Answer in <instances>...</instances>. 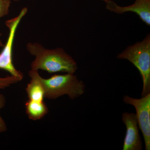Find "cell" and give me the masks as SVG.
<instances>
[{
    "label": "cell",
    "instance_id": "cell-14",
    "mask_svg": "<svg viewBox=\"0 0 150 150\" xmlns=\"http://www.w3.org/2000/svg\"><path fill=\"white\" fill-rule=\"evenodd\" d=\"M102 1H104L105 2L107 3V2L109 1V0H102Z\"/></svg>",
    "mask_w": 150,
    "mask_h": 150
},
{
    "label": "cell",
    "instance_id": "cell-13",
    "mask_svg": "<svg viewBox=\"0 0 150 150\" xmlns=\"http://www.w3.org/2000/svg\"><path fill=\"white\" fill-rule=\"evenodd\" d=\"M2 34H1V35H0V37H1V35ZM4 46V44H3V43H2V41H1V40H0V47H3V46Z\"/></svg>",
    "mask_w": 150,
    "mask_h": 150
},
{
    "label": "cell",
    "instance_id": "cell-7",
    "mask_svg": "<svg viewBox=\"0 0 150 150\" xmlns=\"http://www.w3.org/2000/svg\"><path fill=\"white\" fill-rule=\"evenodd\" d=\"M106 8L120 14L127 12L135 13L142 21L147 25H150V0H135L134 4L127 6H120L109 0L106 3Z\"/></svg>",
    "mask_w": 150,
    "mask_h": 150
},
{
    "label": "cell",
    "instance_id": "cell-15",
    "mask_svg": "<svg viewBox=\"0 0 150 150\" xmlns=\"http://www.w3.org/2000/svg\"><path fill=\"white\" fill-rule=\"evenodd\" d=\"M13 1H19L20 0H13Z\"/></svg>",
    "mask_w": 150,
    "mask_h": 150
},
{
    "label": "cell",
    "instance_id": "cell-12",
    "mask_svg": "<svg viewBox=\"0 0 150 150\" xmlns=\"http://www.w3.org/2000/svg\"><path fill=\"white\" fill-rule=\"evenodd\" d=\"M11 3V0H0V18L8 15Z\"/></svg>",
    "mask_w": 150,
    "mask_h": 150
},
{
    "label": "cell",
    "instance_id": "cell-8",
    "mask_svg": "<svg viewBox=\"0 0 150 150\" xmlns=\"http://www.w3.org/2000/svg\"><path fill=\"white\" fill-rule=\"evenodd\" d=\"M26 113L28 118L33 121L40 120L48 112V108L43 101L28 100L25 103Z\"/></svg>",
    "mask_w": 150,
    "mask_h": 150
},
{
    "label": "cell",
    "instance_id": "cell-2",
    "mask_svg": "<svg viewBox=\"0 0 150 150\" xmlns=\"http://www.w3.org/2000/svg\"><path fill=\"white\" fill-rule=\"evenodd\" d=\"M28 75L35 78L41 84L44 90L45 98L55 99L67 95L70 99L74 100L85 92V84L74 74L54 75L46 79L40 76L38 71L30 70Z\"/></svg>",
    "mask_w": 150,
    "mask_h": 150
},
{
    "label": "cell",
    "instance_id": "cell-3",
    "mask_svg": "<svg viewBox=\"0 0 150 150\" xmlns=\"http://www.w3.org/2000/svg\"><path fill=\"white\" fill-rule=\"evenodd\" d=\"M117 58L126 59L138 69L143 81L142 97L150 93V35L129 46L118 54Z\"/></svg>",
    "mask_w": 150,
    "mask_h": 150
},
{
    "label": "cell",
    "instance_id": "cell-6",
    "mask_svg": "<svg viewBox=\"0 0 150 150\" xmlns=\"http://www.w3.org/2000/svg\"><path fill=\"white\" fill-rule=\"evenodd\" d=\"M122 121L126 126L123 150H142L143 144L139 134V128L136 113L124 112Z\"/></svg>",
    "mask_w": 150,
    "mask_h": 150
},
{
    "label": "cell",
    "instance_id": "cell-4",
    "mask_svg": "<svg viewBox=\"0 0 150 150\" xmlns=\"http://www.w3.org/2000/svg\"><path fill=\"white\" fill-rule=\"evenodd\" d=\"M28 11L26 7L22 9L18 16L6 21V26L9 30L8 38L2 51L0 53V69L5 70L11 76L21 81L23 79V74L17 70L13 63V47L17 28L22 19Z\"/></svg>",
    "mask_w": 150,
    "mask_h": 150
},
{
    "label": "cell",
    "instance_id": "cell-10",
    "mask_svg": "<svg viewBox=\"0 0 150 150\" xmlns=\"http://www.w3.org/2000/svg\"><path fill=\"white\" fill-rule=\"evenodd\" d=\"M20 81L17 78L11 75L6 77H0V89L6 88Z\"/></svg>",
    "mask_w": 150,
    "mask_h": 150
},
{
    "label": "cell",
    "instance_id": "cell-11",
    "mask_svg": "<svg viewBox=\"0 0 150 150\" xmlns=\"http://www.w3.org/2000/svg\"><path fill=\"white\" fill-rule=\"evenodd\" d=\"M6 99L3 94L0 93V110L5 106ZM7 130V127L4 120L0 115V133L6 132Z\"/></svg>",
    "mask_w": 150,
    "mask_h": 150
},
{
    "label": "cell",
    "instance_id": "cell-1",
    "mask_svg": "<svg viewBox=\"0 0 150 150\" xmlns=\"http://www.w3.org/2000/svg\"><path fill=\"white\" fill-rule=\"evenodd\" d=\"M26 49L35 57L30 64L31 70H42L50 74L62 72L74 74L78 69L74 59L62 48L48 49L40 43L29 42Z\"/></svg>",
    "mask_w": 150,
    "mask_h": 150
},
{
    "label": "cell",
    "instance_id": "cell-9",
    "mask_svg": "<svg viewBox=\"0 0 150 150\" xmlns=\"http://www.w3.org/2000/svg\"><path fill=\"white\" fill-rule=\"evenodd\" d=\"M30 81L28 84L25 91L29 100L42 101L45 98L44 91L42 86L35 78L30 77Z\"/></svg>",
    "mask_w": 150,
    "mask_h": 150
},
{
    "label": "cell",
    "instance_id": "cell-5",
    "mask_svg": "<svg viewBox=\"0 0 150 150\" xmlns=\"http://www.w3.org/2000/svg\"><path fill=\"white\" fill-rule=\"evenodd\" d=\"M123 101L126 104L133 105L136 109L139 129L142 131L145 149L150 150V93L141 98H135L125 95Z\"/></svg>",
    "mask_w": 150,
    "mask_h": 150
}]
</instances>
